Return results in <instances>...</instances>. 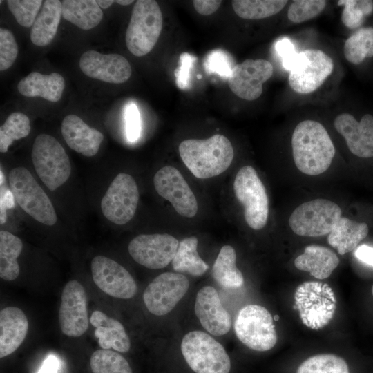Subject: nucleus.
<instances>
[{"mask_svg":"<svg viewBox=\"0 0 373 373\" xmlns=\"http://www.w3.org/2000/svg\"><path fill=\"white\" fill-rule=\"evenodd\" d=\"M3 173H2V171H1V186L2 185V183L3 182Z\"/></svg>","mask_w":373,"mask_h":373,"instance_id":"864d4df0","label":"nucleus"},{"mask_svg":"<svg viewBox=\"0 0 373 373\" xmlns=\"http://www.w3.org/2000/svg\"><path fill=\"white\" fill-rule=\"evenodd\" d=\"M213 278L225 288H237L243 285L244 278L236 267V254L233 247L224 245L213 263Z\"/></svg>","mask_w":373,"mask_h":373,"instance_id":"7c9ffc66","label":"nucleus"},{"mask_svg":"<svg viewBox=\"0 0 373 373\" xmlns=\"http://www.w3.org/2000/svg\"><path fill=\"white\" fill-rule=\"evenodd\" d=\"M79 68L89 77L112 84L126 82L132 72L129 62L121 55L101 54L95 50L82 55Z\"/></svg>","mask_w":373,"mask_h":373,"instance_id":"6ab92c4d","label":"nucleus"},{"mask_svg":"<svg viewBox=\"0 0 373 373\" xmlns=\"http://www.w3.org/2000/svg\"><path fill=\"white\" fill-rule=\"evenodd\" d=\"M115 1L113 0H97V3L100 8L106 9L109 8Z\"/></svg>","mask_w":373,"mask_h":373,"instance_id":"3c124183","label":"nucleus"},{"mask_svg":"<svg viewBox=\"0 0 373 373\" xmlns=\"http://www.w3.org/2000/svg\"><path fill=\"white\" fill-rule=\"evenodd\" d=\"M95 284L105 294L117 298L129 299L137 292L131 274L114 260L102 255L95 256L90 265Z\"/></svg>","mask_w":373,"mask_h":373,"instance_id":"dca6fc26","label":"nucleus"},{"mask_svg":"<svg viewBox=\"0 0 373 373\" xmlns=\"http://www.w3.org/2000/svg\"><path fill=\"white\" fill-rule=\"evenodd\" d=\"M62 16L78 28L87 30L97 26L102 21L103 12L95 0H64Z\"/></svg>","mask_w":373,"mask_h":373,"instance_id":"c85d7f7f","label":"nucleus"},{"mask_svg":"<svg viewBox=\"0 0 373 373\" xmlns=\"http://www.w3.org/2000/svg\"><path fill=\"white\" fill-rule=\"evenodd\" d=\"M18 45L12 32L6 28H0V70L10 68L18 55Z\"/></svg>","mask_w":373,"mask_h":373,"instance_id":"a19ab883","label":"nucleus"},{"mask_svg":"<svg viewBox=\"0 0 373 373\" xmlns=\"http://www.w3.org/2000/svg\"><path fill=\"white\" fill-rule=\"evenodd\" d=\"M115 2L117 3L119 5H122V6H127V5H129L131 3H132L133 2H134V1H131V0H117V1H115Z\"/></svg>","mask_w":373,"mask_h":373,"instance_id":"603ef678","label":"nucleus"},{"mask_svg":"<svg viewBox=\"0 0 373 373\" xmlns=\"http://www.w3.org/2000/svg\"><path fill=\"white\" fill-rule=\"evenodd\" d=\"M8 180L15 200L28 216L47 226L57 222L51 200L27 169L18 166L11 169Z\"/></svg>","mask_w":373,"mask_h":373,"instance_id":"39448f33","label":"nucleus"},{"mask_svg":"<svg viewBox=\"0 0 373 373\" xmlns=\"http://www.w3.org/2000/svg\"><path fill=\"white\" fill-rule=\"evenodd\" d=\"M342 217L341 207L334 202L316 198L298 206L288 223L298 236L319 237L328 235Z\"/></svg>","mask_w":373,"mask_h":373,"instance_id":"6e6552de","label":"nucleus"},{"mask_svg":"<svg viewBox=\"0 0 373 373\" xmlns=\"http://www.w3.org/2000/svg\"><path fill=\"white\" fill-rule=\"evenodd\" d=\"M324 0H295L287 10V17L295 23H302L314 18L325 8Z\"/></svg>","mask_w":373,"mask_h":373,"instance_id":"58836bf2","label":"nucleus"},{"mask_svg":"<svg viewBox=\"0 0 373 373\" xmlns=\"http://www.w3.org/2000/svg\"><path fill=\"white\" fill-rule=\"evenodd\" d=\"M65 87L64 77L57 73L44 75L32 72L18 83L17 89L25 97H40L49 102H58Z\"/></svg>","mask_w":373,"mask_h":373,"instance_id":"a878e982","label":"nucleus"},{"mask_svg":"<svg viewBox=\"0 0 373 373\" xmlns=\"http://www.w3.org/2000/svg\"><path fill=\"white\" fill-rule=\"evenodd\" d=\"M62 11L61 1L46 0L30 30V40L37 46H45L56 35Z\"/></svg>","mask_w":373,"mask_h":373,"instance_id":"bb28decb","label":"nucleus"},{"mask_svg":"<svg viewBox=\"0 0 373 373\" xmlns=\"http://www.w3.org/2000/svg\"><path fill=\"white\" fill-rule=\"evenodd\" d=\"M198 238L195 236L185 238L179 242L171 261L172 267L176 272L199 276L209 269L207 264L198 253Z\"/></svg>","mask_w":373,"mask_h":373,"instance_id":"c756f323","label":"nucleus"},{"mask_svg":"<svg viewBox=\"0 0 373 373\" xmlns=\"http://www.w3.org/2000/svg\"><path fill=\"white\" fill-rule=\"evenodd\" d=\"M206 66L207 72L216 73L225 77H229L232 69L226 54L220 50L212 52L208 56Z\"/></svg>","mask_w":373,"mask_h":373,"instance_id":"37998d69","label":"nucleus"},{"mask_svg":"<svg viewBox=\"0 0 373 373\" xmlns=\"http://www.w3.org/2000/svg\"><path fill=\"white\" fill-rule=\"evenodd\" d=\"M294 308L299 312L303 323L312 329H319L332 319L336 300L332 289L326 283L305 282L296 289Z\"/></svg>","mask_w":373,"mask_h":373,"instance_id":"0eeeda50","label":"nucleus"},{"mask_svg":"<svg viewBox=\"0 0 373 373\" xmlns=\"http://www.w3.org/2000/svg\"><path fill=\"white\" fill-rule=\"evenodd\" d=\"M368 232L369 227L365 222L342 216L328 234L327 241L339 254L344 255L354 250Z\"/></svg>","mask_w":373,"mask_h":373,"instance_id":"cd10ccee","label":"nucleus"},{"mask_svg":"<svg viewBox=\"0 0 373 373\" xmlns=\"http://www.w3.org/2000/svg\"><path fill=\"white\" fill-rule=\"evenodd\" d=\"M234 330L237 338L255 351H268L277 342L273 318L265 307L259 305H247L240 309Z\"/></svg>","mask_w":373,"mask_h":373,"instance_id":"9d476101","label":"nucleus"},{"mask_svg":"<svg viewBox=\"0 0 373 373\" xmlns=\"http://www.w3.org/2000/svg\"><path fill=\"white\" fill-rule=\"evenodd\" d=\"M23 249L21 240L12 233L0 231V277L6 281L15 280L20 268L17 258Z\"/></svg>","mask_w":373,"mask_h":373,"instance_id":"2f4dec72","label":"nucleus"},{"mask_svg":"<svg viewBox=\"0 0 373 373\" xmlns=\"http://www.w3.org/2000/svg\"><path fill=\"white\" fill-rule=\"evenodd\" d=\"M180 155L189 171L198 178L217 176L231 165L234 151L229 140L216 134L208 139H189L179 146Z\"/></svg>","mask_w":373,"mask_h":373,"instance_id":"f03ea898","label":"nucleus"},{"mask_svg":"<svg viewBox=\"0 0 373 373\" xmlns=\"http://www.w3.org/2000/svg\"><path fill=\"white\" fill-rule=\"evenodd\" d=\"M337 4L343 6L341 21L350 29L361 28L366 18L373 13L371 0H340Z\"/></svg>","mask_w":373,"mask_h":373,"instance_id":"4c0bfd02","label":"nucleus"},{"mask_svg":"<svg viewBox=\"0 0 373 373\" xmlns=\"http://www.w3.org/2000/svg\"><path fill=\"white\" fill-rule=\"evenodd\" d=\"M41 0H8L9 10L17 23L23 27L32 26L41 6Z\"/></svg>","mask_w":373,"mask_h":373,"instance_id":"ea45409f","label":"nucleus"},{"mask_svg":"<svg viewBox=\"0 0 373 373\" xmlns=\"http://www.w3.org/2000/svg\"><path fill=\"white\" fill-rule=\"evenodd\" d=\"M194 58L185 52L180 57V66L175 73L176 83L179 88L184 89L188 85L189 71Z\"/></svg>","mask_w":373,"mask_h":373,"instance_id":"c03bdc74","label":"nucleus"},{"mask_svg":"<svg viewBox=\"0 0 373 373\" xmlns=\"http://www.w3.org/2000/svg\"><path fill=\"white\" fill-rule=\"evenodd\" d=\"M124 117L126 137L130 142H135L141 134V118L135 104L131 103L126 106Z\"/></svg>","mask_w":373,"mask_h":373,"instance_id":"79ce46f5","label":"nucleus"},{"mask_svg":"<svg viewBox=\"0 0 373 373\" xmlns=\"http://www.w3.org/2000/svg\"><path fill=\"white\" fill-rule=\"evenodd\" d=\"M182 354L195 373H229L230 358L224 347L202 331L187 333L181 343Z\"/></svg>","mask_w":373,"mask_h":373,"instance_id":"423d86ee","label":"nucleus"},{"mask_svg":"<svg viewBox=\"0 0 373 373\" xmlns=\"http://www.w3.org/2000/svg\"><path fill=\"white\" fill-rule=\"evenodd\" d=\"M93 373H133L126 359L119 353L111 350H97L90 358Z\"/></svg>","mask_w":373,"mask_h":373,"instance_id":"c9c22d12","label":"nucleus"},{"mask_svg":"<svg viewBox=\"0 0 373 373\" xmlns=\"http://www.w3.org/2000/svg\"><path fill=\"white\" fill-rule=\"evenodd\" d=\"M276 49L282 58L284 68L289 70L291 64L297 54L292 43L288 39L283 38L276 43Z\"/></svg>","mask_w":373,"mask_h":373,"instance_id":"a18cd8bd","label":"nucleus"},{"mask_svg":"<svg viewBox=\"0 0 373 373\" xmlns=\"http://www.w3.org/2000/svg\"><path fill=\"white\" fill-rule=\"evenodd\" d=\"M90 321L95 328V335L102 349H113L123 353L129 351L131 341L124 327L119 321L99 310H95L92 313Z\"/></svg>","mask_w":373,"mask_h":373,"instance_id":"b1692460","label":"nucleus"},{"mask_svg":"<svg viewBox=\"0 0 373 373\" xmlns=\"http://www.w3.org/2000/svg\"><path fill=\"white\" fill-rule=\"evenodd\" d=\"M189 287L187 278L180 273L164 272L156 276L146 287L143 300L147 309L155 316L169 313L186 294Z\"/></svg>","mask_w":373,"mask_h":373,"instance_id":"ddd939ff","label":"nucleus"},{"mask_svg":"<svg viewBox=\"0 0 373 373\" xmlns=\"http://www.w3.org/2000/svg\"><path fill=\"white\" fill-rule=\"evenodd\" d=\"M371 291H372V296H373V285H372V287Z\"/></svg>","mask_w":373,"mask_h":373,"instance_id":"6e6d98bb","label":"nucleus"},{"mask_svg":"<svg viewBox=\"0 0 373 373\" xmlns=\"http://www.w3.org/2000/svg\"><path fill=\"white\" fill-rule=\"evenodd\" d=\"M296 373H350L346 361L332 354L312 356L303 361Z\"/></svg>","mask_w":373,"mask_h":373,"instance_id":"e433bc0d","label":"nucleus"},{"mask_svg":"<svg viewBox=\"0 0 373 373\" xmlns=\"http://www.w3.org/2000/svg\"><path fill=\"white\" fill-rule=\"evenodd\" d=\"M334 251L321 245H309L294 260L295 267L320 280L328 278L339 264Z\"/></svg>","mask_w":373,"mask_h":373,"instance_id":"393cba45","label":"nucleus"},{"mask_svg":"<svg viewBox=\"0 0 373 373\" xmlns=\"http://www.w3.org/2000/svg\"><path fill=\"white\" fill-rule=\"evenodd\" d=\"M157 193L169 201L180 216L193 218L198 211L195 196L181 173L175 167L166 166L153 178Z\"/></svg>","mask_w":373,"mask_h":373,"instance_id":"2eb2a0df","label":"nucleus"},{"mask_svg":"<svg viewBox=\"0 0 373 373\" xmlns=\"http://www.w3.org/2000/svg\"><path fill=\"white\" fill-rule=\"evenodd\" d=\"M14 195L11 191L6 190L1 193L0 200V222L4 224L7 220V210L15 206Z\"/></svg>","mask_w":373,"mask_h":373,"instance_id":"de8ad7c7","label":"nucleus"},{"mask_svg":"<svg viewBox=\"0 0 373 373\" xmlns=\"http://www.w3.org/2000/svg\"><path fill=\"white\" fill-rule=\"evenodd\" d=\"M233 191L244 207L247 225L254 230L264 228L269 216V199L265 187L251 166H242L233 182Z\"/></svg>","mask_w":373,"mask_h":373,"instance_id":"1a4fd4ad","label":"nucleus"},{"mask_svg":"<svg viewBox=\"0 0 373 373\" xmlns=\"http://www.w3.org/2000/svg\"><path fill=\"white\" fill-rule=\"evenodd\" d=\"M31 158L35 172L50 191L56 190L70 178L69 157L53 136L45 133L37 135L32 145Z\"/></svg>","mask_w":373,"mask_h":373,"instance_id":"20e7f679","label":"nucleus"},{"mask_svg":"<svg viewBox=\"0 0 373 373\" xmlns=\"http://www.w3.org/2000/svg\"><path fill=\"white\" fill-rule=\"evenodd\" d=\"M195 313L202 327L213 336L224 335L230 330L231 317L211 286H204L198 291Z\"/></svg>","mask_w":373,"mask_h":373,"instance_id":"412c9836","label":"nucleus"},{"mask_svg":"<svg viewBox=\"0 0 373 373\" xmlns=\"http://www.w3.org/2000/svg\"><path fill=\"white\" fill-rule=\"evenodd\" d=\"M25 313L17 307H7L0 312V358L14 352L23 342L28 330Z\"/></svg>","mask_w":373,"mask_h":373,"instance_id":"5701e85b","label":"nucleus"},{"mask_svg":"<svg viewBox=\"0 0 373 373\" xmlns=\"http://www.w3.org/2000/svg\"><path fill=\"white\" fill-rule=\"evenodd\" d=\"M278 318H279L278 316H274V319H275L276 321H278Z\"/></svg>","mask_w":373,"mask_h":373,"instance_id":"5fc2aeb1","label":"nucleus"},{"mask_svg":"<svg viewBox=\"0 0 373 373\" xmlns=\"http://www.w3.org/2000/svg\"><path fill=\"white\" fill-rule=\"evenodd\" d=\"M179 241L168 233L140 234L129 242L128 250L140 265L152 269H162L171 262Z\"/></svg>","mask_w":373,"mask_h":373,"instance_id":"4468645a","label":"nucleus"},{"mask_svg":"<svg viewBox=\"0 0 373 373\" xmlns=\"http://www.w3.org/2000/svg\"><path fill=\"white\" fill-rule=\"evenodd\" d=\"M332 59L320 50L307 49L297 53L289 67V84L299 94L316 90L332 74Z\"/></svg>","mask_w":373,"mask_h":373,"instance_id":"9b49d317","label":"nucleus"},{"mask_svg":"<svg viewBox=\"0 0 373 373\" xmlns=\"http://www.w3.org/2000/svg\"><path fill=\"white\" fill-rule=\"evenodd\" d=\"M28 117L21 112H14L0 127V152L6 153L15 140L27 137L30 132Z\"/></svg>","mask_w":373,"mask_h":373,"instance_id":"f704fd0d","label":"nucleus"},{"mask_svg":"<svg viewBox=\"0 0 373 373\" xmlns=\"http://www.w3.org/2000/svg\"><path fill=\"white\" fill-rule=\"evenodd\" d=\"M139 190L129 174H117L109 184L101 200V210L111 222L123 225L134 216L139 202Z\"/></svg>","mask_w":373,"mask_h":373,"instance_id":"f8f14e48","label":"nucleus"},{"mask_svg":"<svg viewBox=\"0 0 373 373\" xmlns=\"http://www.w3.org/2000/svg\"><path fill=\"white\" fill-rule=\"evenodd\" d=\"M218 0H195L193 5L195 10L200 15L207 16L214 13L221 5Z\"/></svg>","mask_w":373,"mask_h":373,"instance_id":"49530a36","label":"nucleus"},{"mask_svg":"<svg viewBox=\"0 0 373 373\" xmlns=\"http://www.w3.org/2000/svg\"><path fill=\"white\" fill-rule=\"evenodd\" d=\"M273 73V66L269 61L247 59L232 68L228 84L238 97L254 101L262 95V84L270 79Z\"/></svg>","mask_w":373,"mask_h":373,"instance_id":"a211bd4d","label":"nucleus"},{"mask_svg":"<svg viewBox=\"0 0 373 373\" xmlns=\"http://www.w3.org/2000/svg\"><path fill=\"white\" fill-rule=\"evenodd\" d=\"M162 24V14L157 1H137L125 35L130 52L142 57L151 52L159 39Z\"/></svg>","mask_w":373,"mask_h":373,"instance_id":"7ed1b4c3","label":"nucleus"},{"mask_svg":"<svg viewBox=\"0 0 373 373\" xmlns=\"http://www.w3.org/2000/svg\"><path fill=\"white\" fill-rule=\"evenodd\" d=\"M292 155L296 168L308 175H318L330 166L335 148L327 130L320 122H299L291 136Z\"/></svg>","mask_w":373,"mask_h":373,"instance_id":"f257e3e1","label":"nucleus"},{"mask_svg":"<svg viewBox=\"0 0 373 373\" xmlns=\"http://www.w3.org/2000/svg\"><path fill=\"white\" fill-rule=\"evenodd\" d=\"M350 151L361 158L373 157V115L366 113L358 121L350 113H341L334 121Z\"/></svg>","mask_w":373,"mask_h":373,"instance_id":"aec40b11","label":"nucleus"},{"mask_svg":"<svg viewBox=\"0 0 373 373\" xmlns=\"http://www.w3.org/2000/svg\"><path fill=\"white\" fill-rule=\"evenodd\" d=\"M61 129L67 145L86 157L96 155L104 139L102 133L90 127L74 114L68 115L63 119Z\"/></svg>","mask_w":373,"mask_h":373,"instance_id":"4be33fe9","label":"nucleus"},{"mask_svg":"<svg viewBox=\"0 0 373 373\" xmlns=\"http://www.w3.org/2000/svg\"><path fill=\"white\" fill-rule=\"evenodd\" d=\"M61 298L58 316L62 333L70 337L81 336L88 328L84 287L77 280H70L64 287Z\"/></svg>","mask_w":373,"mask_h":373,"instance_id":"f3484780","label":"nucleus"},{"mask_svg":"<svg viewBox=\"0 0 373 373\" xmlns=\"http://www.w3.org/2000/svg\"><path fill=\"white\" fill-rule=\"evenodd\" d=\"M355 256L360 260L373 266V247L361 245L356 249Z\"/></svg>","mask_w":373,"mask_h":373,"instance_id":"09e8293b","label":"nucleus"},{"mask_svg":"<svg viewBox=\"0 0 373 373\" xmlns=\"http://www.w3.org/2000/svg\"><path fill=\"white\" fill-rule=\"evenodd\" d=\"M58 368V361L53 356L46 358L38 373H56Z\"/></svg>","mask_w":373,"mask_h":373,"instance_id":"8fccbe9b","label":"nucleus"},{"mask_svg":"<svg viewBox=\"0 0 373 373\" xmlns=\"http://www.w3.org/2000/svg\"><path fill=\"white\" fill-rule=\"evenodd\" d=\"M286 0H234L236 14L245 19H261L278 13L287 5Z\"/></svg>","mask_w":373,"mask_h":373,"instance_id":"72a5a7b5","label":"nucleus"},{"mask_svg":"<svg viewBox=\"0 0 373 373\" xmlns=\"http://www.w3.org/2000/svg\"><path fill=\"white\" fill-rule=\"evenodd\" d=\"M343 54L347 61L358 65L373 57V27L357 29L344 44Z\"/></svg>","mask_w":373,"mask_h":373,"instance_id":"473e14b6","label":"nucleus"}]
</instances>
